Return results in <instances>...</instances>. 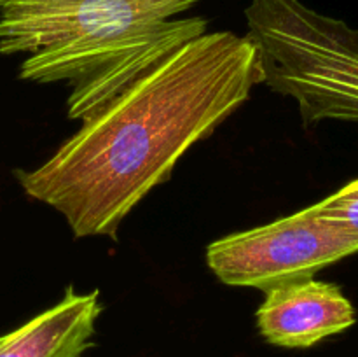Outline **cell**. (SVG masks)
I'll use <instances>...</instances> for the list:
<instances>
[{
	"instance_id": "obj_5",
	"label": "cell",
	"mask_w": 358,
	"mask_h": 357,
	"mask_svg": "<svg viewBox=\"0 0 358 357\" xmlns=\"http://www.w3.org/2000/svg\"><path fill=\"white\" fill-rule=\"evenodd\" d=\"M101 310L98 290L79 294L69 286L58 303L0 336V357H84Z\"/></svg>"
},
{
	"instance_id": "obj_3",
	"label": "cell",
	"mask_w": 358,
	"mask_h": 357,
	"mask_svg": "<svg viewBox=\"0 0 358 357\" xmlns=\"http://www.w3.org/2000/svg\"><path fill=\"white\" fill-rule=\"evenodd\" d=\"M358 252V234L320 216L317 203L266 226L227 234L206 248V262L227 286L269 290Z\"/></svg>"
},
{
	"instance_id": "obj_1",
	"label": "cell",
	"mask_w": 358,
	"mask_h": 357,
	"mask_svg": "<svg viewBox=\"0 0 358 357\" xmlns=\"http://www.w3.org/2000/svg\"><path fill=\"white\" fill-rule=\"evenodd\" d=\"M262 80L247 35H199L83 119L79 132L44 164L17 172V181L30 198L58 210L77 238H117L128 214Z\"/></svg>"
},
{
	"instance_id": "obj_6",
	"label": "cell",
	"mask_w": 358,
	"mask_h": 357,
	"mask_svg": "<svg viewBox=\"0 0 358 357\" xmlns=\"http://www.w3.org/2000/svg\"><path fill=\"white\" fill-rule=\"evenodd\" d=\"M320 216L358 234V178L317 203Z\"/></svg>"
},
{
	"instance_id": "obj_4",
	"label": "cell",
	"mask_w": 358,
	"mask_h": 357,
	"mask_svg": "<svg viewBox=\"0 0 358 357\" xmlns=\"http://www.w3.org/2000/svg\"><path fill=\"white\" fill-rule=\"evenodd\" d=\"M255 318L271 345L310 349L355 326L357 310L341 287L311 276L266 290Z\"/></svg>"
},
{
	"instance_id": "obj_2",
	"label": "cell",
	"mask_w": 358,
	"mask_h": 357,
	"mask_svg": "<svg viewBox=\"0 0 358 357\" xmlns=\"http://www.w3.org/2000/svg\"><path fill=\"white\" fill-rule=\"evenodd\" d=\"M245 18L262 83L294 98L304 125H358V28L301 0H252Z\"/></svg>"
}]
</instances>
